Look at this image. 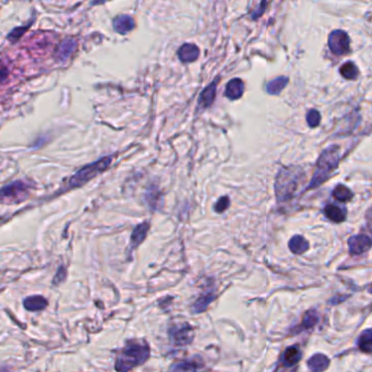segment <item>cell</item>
I'll return each mask as SVG.
<instances>
[{
  "label": "cell",
  "mask_w": 372,
  "mask_h": 372,
  "mask_svg": "<svg viewBox=\"0 0 372 372\" xmlns=\"http://www.w3.org/2000/svg\"><path fill=\"white\" fill-rule=\"evenodd\" d=\"M307 180L304 169L299 166L282 167L275 179V195L277 202H288L293 200Z\"/></svg>",
  "instance_id": "obj_1"
},
{
  "label": "cell",
  "mask_w": 372,
  "mask_h": 372,
  "mask_svg": "<svg viewBox=\"0 0 372 372\" xmlns=\"http://www.w3.org/2000/svg\"><path fill=\"white\" fill-rule=\"evenodd\" d=\"M151 348L148 343L130 339L118 355L115 363L117 372H129L137 366H141L150 358Z\"/></svg>",
  "instance_id": "obj_2"
},
{
  "label": "cell",
  "mask_w": 372,
  "mask_h": 372,
  "mask_svg": "<svg viewBox=\"0 0 372 372\" xmlns=\"http://www.w3.org/2000/svg\"><path fill=\"white\" fill-rule=\"evenodd\" d=\"M339 161H341V153H339V147L337 145H332L323 151L318 158L312 179L306 190L318 188L319 185L327 181L337 168Z\"/></svg>",
  "instance_id": "obj_3"
},
{
  "label": "cell",
  "mask_w": 372,
  "mask_h": 372,
  "mask_svg": "<svg viewBox=\"0 0 372 372\" xmlns=\"http://www.w3.org/2000/svg\"><path fill=\"white\" fill-rule=\"evenodd\" d=\"M111 156H105L102 157L101 159L93 161L91 164H87L84 167H82L78 171L74 176L71 177V179L69 181V185L70 188H75V187H79V185H82L84 183H86L87 181H90L91 179L95 176H98L99 174L103 173L105 169H107L108 166L111 163Z\"/></svg>",
  "instance_id": "obj_4"
},
{
  "label": "cell",
  "mask_w": 372,
  "mask_h": 372,
  "mask_svg": "<svg viewBox=\"0 0 372 372\" xmlns=\"http://www.w3.org/2000/svg\"><path fill=\"white\" fill-rule=\"evenodd\" d=\"M169 339L171 343L176 347L187 346L193 341V327L188 323L173 326L169 329Z\"/></svg>",
  "instance_id": "obj_5"
},
{
  "label": "cell",
  "mask_w": 372,
  "mask_h": 372,
  "mask_svg": "<svg viewBox=\"0 0 372 372\" xmlns=\"http://www.w3.org/2000/svg\"><path fill=\"white\" fill-rule=\"evenodd\" d=\"M329 47L335 55L347 54L351 50V39L348 34L342 30H335L329 36Z\"/></svg>",
  "instance_id": "obj_6"
},
{
  "label": "cell",
  "mask_w": 372,
  "mask_h": 372,
  "mask_svg": "<svg viewBox=\"0 0 372 372\" xmlns=\"http://www.w3.org/2000/svg\"><path fill=\"white\" fill-rule=\"evenodd\" d=\"M348 248L352 255L362 254L372 248V239L365 234L352 236L348 239Z\"/></svg>",
  "instance_id": "obj_7"
},
{
  "label": "cell",
  "mask_w": 372,
  "mask_h": 372,
  "mask_svg": "<svg viewBox=\"0 0 372 372\" xmlns=\"http://www.w3.org/2000/svg\"><path fill=\"white\" fill-rule=\"evenodd\" d=\"M220 82V78H216L211 84H208L203 91L201 92L198 100V108L206 109L213 104L216 95V86Z\"/></svg>",
  "instance_id": "obj_8"
},
{
  "label": "cell",
  "mask_w": 372,
  "mask_h": 372,
  "mask_svg": "<svg viewBox=\"0 0 372 372\" xmlns=\"http://www.w3.org/2000/svg\"><path fill=\"white\" fill-rule=\"evenodd\" d=\"M28 192V184L18 180V181H13L9 184L5 185V187L2 189V198L5 199H19L21 196L26 195Z\"/></svg>",
  "instance_id": "obj_9"
},
{
  "label": "cell",
  "mask_w": 372,
  "mask_h": 372,
  "mask_svg": "<svg viewBox=\"0 0 372 372\" xmlns=\"http://www.w3.org/2000/svg\"><path fill=\"white\" fill-rule=\"evenodd\" d=\"M202 367H203L202 359L196 356V357H191L174 363L171 368V372H198V370H200Z\"/></svg>",
  "instance_id": "obj_10"
},
{
  "label": "cell",
  "mask_w": 372,
  "mask_h": 372,
  "mask_svg": "<svg viewBox=\"0 0 372 372\" xmlns=\"http://www.w3.org/2000/svg\"><path fill=\"white\" fill-rule=\"evenodd\" d=\"M303 354L298 346H290L284 351L281 356V363L283 367L292 368L301 360Z\"/></svg>",
  "instance_id": "obj_11"
},
{
  "label": "cell",
  "mask_w": 372,
  "mask_h": 372,
  "mask_svg": "<svg viewBox=\"0 0 372 372\" xmlns=\"http://www.w3.org/2000/svg\"><path fill=\"white\" fill-rule=\"evenodd\" d=\"M245 92V83L244 81L239 78L231 79L229 82L226 85L225 88V96L227 99L235 101L240 99L242 94Z\"/></svg>",
  "instance_id": "obj_12"
},
{
  "label": "cell",
  "mask_w": 372,
  "mask_h": 372,
  "mask_svg": "<svg viewBox=\"0 0 372 372\" xmlns=\"http://www.w3.org/2000/svg\"><path fill=\"white\" fill-rule=\"evenodd\" d=\"M135 22L133 20V18L131 15L128 14H123V15H118L112 21V27H114V30L119 34H127L129 32L132 31L134 29Z\"/></svg>",
  "instance_id": "obj_13"
},
{
  "label": "cell",
  "mask_w": 372,
  "mask_h": 372,
  "mask_svg": "<svg viewBox=\"0 0 372 372\" xmlns=\"http://www.w3.org/2000/svg\"><path fill=\"white\" fill-rule=\"evenodd\" d=\"M178 58H179L182 62H192L198 59L200 51L197 45L191 44V43H185L180 46L179 50H178Z\"/></svg>",
  "instance_id": "obj_14"
},
{
  "label": "cell",
  "mask_w": 372,
  "mask_h": 372,
  "mask_svg": "<svg viewBox=\"0 0 372 372\" xmlns=\"http://www.w3.org/2000/svg\"><path fill=\"white\" fill-rule=\"evenodd\" d=\"M78 48V43L75 38H66L59 44L56 50V57L58 60H66L70 55L74 54Z\"/></svg>",
  "instance_id": "obj_15"
},
{
  "label": "cell",
  "mask_w": 372,
  "mask_h": 372,
  "mask_svg": "<svg viewBox=\"0 0 372 372\" xmlns=\"http://www.w3.org/2000/svg\"><path fill=\"white\" fill-rule=\"evenodd\" d=\"M318 322H319V314L317 311H314V310L307 311L304 315L301 323L298 327H296V329L293 331V333L297 334V333L304 332V331H308V330L312 329L313 327L317 326Z\"/></svg>",
  "instance_id": "obj_16"
},
{
  "label": "cell",
  "mask_w": 372,
  "mask_h": 372,
  "mask_svg": "<svg viewBox=\"0 0 372 372\" xmlns=\"http://www.w3.org/2000/svg\"><path fill=\"white\" fill-rule=\"evenodd\" d=\"M47 305H48V303L46 300V298H44L40 295L30 296V297L24 298V300H23V307L28 311H31V312L42 311L46 308Z\"/></svg>",
  "instance_id": "obj_17"
},
{
  "label": "cell",
  "mask_w": 372,
  "mask_h": 372,
  "mask_svg": "<svg viewBox=\"0 0 372 372\" xmlns=\"http://www.w3.org/2000/svg\"><path fill=\"white\" fill-rule=\"evenodd\" d=\"M149 229H150V224L148 222H143L135 226L134 229L132 230L131 238H130L132 249H135L136 247H139L142 244L143 240L148 235Z\"/></svg>",
  "instance_id": "obj_18"
},
{
  "label": "cell",
  "mask_w": 372,
  "mask_h": 372,
  "mask_svg": "<svg viewBox=\"0 0 372 372\" xmlns=\"http://www.w3.org/2000/svg\"><path fill=\"white\" fill-rule=\"evenodd\" d=\"M323 213H324V215L330 221L334 223H343L346 220V208H343L333 203L328 204L324 210H323Z\"/></svg>",
  "instance_id": "obj_19"
},
{
  "label": "cell",
  "mask_w": 372,
  "mask_h": 372,
  "mask_svg": "<svg viewBox=\"0 0 372 372\" xmlns=\"http://www.w3.org/2000/svg\"><path fill=\"white\" fill-rule=\"evenodd\" d=\"M215 297L216 296H215L214 290L213 289H208L207 292L202 294L195 301V304H193L192 312L193 313H200V312L205 311L207 307L210 306V304H211L214 300Z\"/></svg>",
  "instance_id": "obj_20"
},
{
  "label": "cell",
  "mask_w": 372,
  "mask_h": 372,
  "mask_svg": "<svg viewBox=\"0 0 372 372\" xmlns=\"http://www.w3.org/2000/svg\"><path fill=\"white\" fill-rule=\"evenodd\" d=\"M330 366V359L323 354H315L308 360V367L312 372H323Z\"/></svg>",
  "instance_id": "obj_21"
},
{
  "label": "cell",
  "mask_w": 372,
  "mask_h": 372,
  "mask_svg": "<svg viewBox=\"0 0 372 372\" xmlns=\"http://www.w3.org/2000/svg\"><path fill=\"white\" fill-rule=\"evenodd\" d=\"M288 247L290 251L295 254H303L309 249V242L307 241L303 236L296 235L289 240Z\"/></svg>",
  "instance_id": "obj_22"
},
{
  "label": "cell",
  "mask_w": 372,
  "mask_h": 372,
  "mask_svg": "<svg viewBox=\"0 0 372 372\" xmlns=\"http://www.w3.org/2000/svg\"><path fill=\"white\" fill-rule=\"evenodd\" d=\"M357 345L361 352L367 354L372 353V329L362 331L358 337Z\"/></svg>",
  "instance_id": "obj_23"
},
{
  "label": "cell",
  "mask_w": 372,
  "mask_h": 372,
  "mask_svg": "<svg viewBox=\"0 0 372 372\" xmlns=\"http://www.w3.org/2000/svg\"><path fill=\"white\" fill-rule=\"evenodd\" d=\"M288 81L289 80L287 77H278L274 79L266 84V91H268L269 94L277 95L284 90V87L288 84Z\"/></svg>",
  "instance_id": "obj_24"
},
{
  "label": "cell",
  "mask_w": 372,
  "mask_h": 372,
  "mask_svg": "<svg viewBox=\"0 0 372 372\" xmlns=\"http://www.w3.org/2000/svg\"><path fill=\"white\" fill-rule=\"evenodd\" d=\"M333 197L339 202H348L354 198V193L344 184H338L333 190Z\"/></svg>",
  "instance_id": "obj_25"
},
{
  "label": "cell",
  "mask_w": 372,
  "mask_h": 372,
  "mask_svg": "<svg viewBox=\"0 0 372 372\" xmlns=\"http://www.w3.org/2000/svg\"><path fill=\"white\" fill-rule=\"evenodd\" d=\"M339 72H341V75L347 80H354L359 75L358 68L353 61H348V62L344 63L341 67V69H339Z\"/></svg>",
  "instance_id": "obj_26"
},
{
  "label": "cell",
  "mask_w": 372,
  "mask_h": 372,
  "mask_svg": "<svg viewBox=\"0 0 372 372\" xmlns=\"http://www.w3.org/2000/svg\"><path fill=\"white\" fill-rule=\"evenodd\" d=\"M147 201L151 207L153 208H157L158 207V203H163L161 202V195L159 193L158 189L155 187H151L149 189V191L147 192Z\"/></svg>",
  "instance_id": "obj_27"
},
{
  "label": "cell",
  "mask_w": 372,
  "mask_h": 372,
  "mask_svg": "<svg viewBox=\"0 0 372 372\" xmlns=\"http://www.w3.org/2000/svg\"><path fill=\"white\" fill-rule=\"evenodd\" d=\"M306 119H307V123H308V125L311 128H315L320 125L321 115L317 109H311L308 111V114H307Z\"/></svg>",
  "instance_id": "obj_28"
},
{
  "label": "cell",
  "mask_w": 372,
  "mask_h": 372,
  "mask_svg": "<svg viewBox=\"0 0 372 372\" xmlns=\"http://www.w3.org/2000/svg\"><path fill=\"white\" fill-rule=\"evenodd\" d=\"M229 198L228 197H222L218 199V201L215 203L214 205V210L215 212L217 213H223L224 211H226V210L228 208L229 206Z\"/></svg>",
  "instance_id": "obj_29"
},
{
  "label": "cell",
  "mask_w": 372,
  "mask_h": 372,
  "mask_svg": "<svg viewBox=\"0 0 372 372\" xmlns=\"http://www.w3.org/2000/svg\"><path fill=\"white\" fill-rule=\"evenodd\" d=\"M28 29H29V26H23L21 28H15L10 32V34L8 35V38H9L11 42H15V40H18L23 35L24 32H26Z\"/></svg>",
  "instance_id": "obj_30"
},
{
  "label": "cell",
  "mask_w": 372,
  "mask_h": 372,
  "mask_svg": "<svg viewBox=\"0 0 372 372\" xmlns=\"http://www.w3.org/2000/svg\"><path fill=\"white\" fill-rule=\"evenodd\" d=\"M66 276H67L66 269H64L63 266H60V268H59V269H58V271H57V273H56V275H55V278H54L53 283H54L55 285H58L59 283H61V282H63V281H64V278H66Z\"/></svg>",
  "instance_id": "obj_31"
},
{
  "label": "cell",
  "mask_w": 372,
  "mask_h": 372,
  "mask_svg": "<svg viewBox=\"0 0 372 372\" xmlns=\"http://www.w3.org/2000/svg\"><path fill=\"white\" fill-rule=\"evenodd\" d=\"M268 5H269V3H265V2H262V3L259 4V8H257V9L254 11L251 12L252 19L255 20V19H258L259 17H260V15L265 11L266 7H268Z\"/></svg>",
  "instance_id": "obj_32"
},
{
  "label": "cell",
  "mask_w": 372,
  "mask_h": 372,
  "mask_svg": "<svg viewBox=\"0 0 372 372\" xmlns=\"http://www.w3.org/2000/svg\"><path fill=\"white\" fill-rule=\"evenodd\" d=\"M366 221H367V227L368 229L371 231L372 234V207H370L368 211H367V214H366Z\"/></svg>",
  "instance_id": "obj_33"
},
{
  "label": "cell",
  "mask_w": 372,
  "mask_h": 372,
  "mask_svg": "<svg viewBox=\"0 0 372 372\" xmlns=\"http://www.w3.org/2000/svg\"><path fill=\"white\" fill-rule=\"evenodd\" d=\"M369 293H370V294H372V284H371V286L369 287Z\"/></svg>",
  "instance_id": "obj_34"
}]
</instances>
